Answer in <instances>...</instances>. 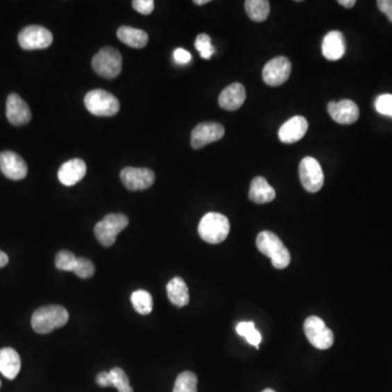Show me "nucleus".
<instances>
[{
  "label": "nucleus",
  "mask_w": 392,
  "mask_h": 392,
  "mask_svg": "<svg viewBox=\"0 0 392 392\" xmlns=\"http://www.w3.org/2000/svg\"><path fill=\"white\" fill-rule=\"evenodd\" d=\"M256 246L264 255L271 258L273 267L284 269L290 265L291 255L278 235L271 231H262L256 239Z\"/></svg>",
  "instance_id": "f257e3e1"
},
{
  "label": "nucleus",
  "mask_w": 392,
  "mask_h": 392,
  "mask_svg": "<svg viewBox=\"0 0 392 392\" xmlns=\"http://www.w3.org/2000/svg\"><path fill=\"white\" fill-rule=\"evenodd\" d=\"M69 321V313L60 305H47L34 312L31 324L37 334L49 332L65 326Z\"/></svg>",
  "instance_id": "f03ea898"
},
{
  "label": "nucleus",
  "mask_w": 392,
  "mask_h": 392,
  "mask_svg": "<svg viewBox=\"0 0 392 392\" xmlns=\"http://www.w3.org/2000/svg\"><path fill=\"white\" fill-rule=\"evenodd\" d=\"M230 232V223L223 214L208 213L201 219L198 235L205 242L218 244L223 242Z\"/></svg>",
  "instance_id": "7ed1b4c3"
},
{
  "label": "nucleus",
  "mask_w": 392,
  "mask_h": 392,
  "mask_svg": "<svg viewBox=\"0 0 392 392\" xmlns=\"http://www.w3.org/2000/svg\"><path fill=\"white\" fill-rule=\"evenodd\" d=\"M86 109L94 116L112 117L119 112V101L105 90H93L84 97Z\"/></svg>",
  "instance_id": "20e7f679"
},
{
  "label": "nucleus",
  "mask_w": 392,
  "mask_h": 392,
  "mask_svg": "<svg viewBox=\"0 0 392 392\" xmlns=\"http://www.w3.org/2000/svg\"><path fill=\"white\" fill-rule=\"evenodd\" d=\"M129 225V218L124 214H108L94 228V233L101 246H114L117 235Z\"/></svg>",
  "instance_id": "39448f33"
},
{
  "label": "nucleus",
  "mask_w": 392,
  "mask_h": 392,
  "mask_svg": "<svg viewBox=\"0 0 392 392\" xmlns=\"http://www.w3.org/2000/svg\"><path fill=\"white\" fill-rule=\"evenodd\" d=\"M92 67H93L94 71L103 78H117L121 74V53L112 47H103L93 57Z\"/></svg>",
  "instance_id": "423d86ee"
},
{
  "label": "nucleus",
  "mask_w": 392,
  "mask_h": 392,
  "mask_svg": "<svg viewBox=\"0 0 392 392\" xmlns=\"http://www.w3.org/2000/svg\"><path fill=\"white\" fill-rule=\"evenodd\" d=\"M304 332L307 334L309 343L317 349L327 350L334 344V332L319 317H307L304 321Z\"/></svg>",
  "instance_id": "0eeeda50"
},
{
  "label": "nucleus",
  "mask_w": 392,
  "mask_h": 392,
  "mask_svg": "<svg viewBox=\"0 0 392 392\" xmlns=\"http://www.w3.org/2000/svg\"><path fill=\"white\" fill-rule=\"evenodd\" d=\"M19 45L24 51L49 49L53 36L49 28L41 26H28L23 28L18 36Z\"/></svg>",
  "instance_id": "6e6552de"
},
{
  "label": "nucleus",
  "mask_w": 392,
  "mask_h": 392,
  "mask_svg": "<svg viewBox=\"0 0 392 392\" xmlns=\"http://www.w3.org/2000/svg\"><path fill=\"white\" fill-rule=\"evenodd\" d=\"M300 180L307 192L316 193L324 185V171L321 164L313 157H305L302 160L299 168Z\"/></svg>",
  "instance_id": "1a4fd4ad"
},
{
  "label": "nucleus",
  "mask_w": 392,
  "mask_h": 392,
  "mask_svg": "<svg viewBox=\"0 0 392 392\" xmlns=\"http://www.w3.org/2000/svg\"><path fill=\"white\" fill-rule=\"evenodd\" d=\"M291 70V61L287 57H275L264 67V81L269 86L282 85L290 78Z\"/></svg>",
  "instance_id": "9d476101"
},
{
  "label": "nucleus",
  "mask_w": 392,
  "mask_h": 392,
  "mask_svg": "<svg viewBox=\"0 0 392 392\" xmlns=\"http://www.w3.org/2000/svg\"><path fill=\"white\" fill-rule=\"evenodd\" d=\"M225 135V128L218 122H203L198 124L191 135L193 148L198 150L210 143L217 142Z\"/></svg>",
  "instance_id": "9b49d317"
},
{
  "label": "nucleus",
  "mask_w": 392,
  "mask_h": 392,
  "mask_svg": "<svg viewBox=\"0 0 392 392\" xmlns=\"http://www.w3.org/2000/svg\"><path fill=\"white\" fill-rule=\"evenodd\" d=\"M120 178L126 187L131 191L146 190L155 182V173L148 168H123Z\"/></svg>",
  "instance_id": "f8f14e48"
},
{
  "label": "nucleus",
  "mask_w": 392,
  "mask_h": 392,
  "mask_svg": "<svg viewBox=\"0 0 392 392\" xmlns=\"http://www.w3.org/2000/svg\"><path fill=\"white\" fill-rule=\"evenodd\" d=\"M0 170L8 179H24L28 175V164L22 157L11 151L0 153Z\"/></svg>",
  "instance_id": "ddd939ff"
},
{
  "label": "nucleus",
  "mask_w": 392,
  "mask_h": 392,
  "mask_svg": "<svg viewBox=\"0 0 392 392\" xmlns=\"http://www.w3.org/2000/svg\"><path fill=\"white\" fill-rule=\"evenodd\" d=\"M329 114L334 121L340 124H352L357 121L359 109L355 101L342 99L340 101H330L328 104Z\"/></svg>",
  "instance_id": "4468645a"
},
{
  "label": "nucleus",
  "mask_w": 392,
  "mask_h": 392,
  "mask_svg": "<svg viewBox=\"0 0 392 392\" xmlns=\"http://www.w3.org/2000/svg\"><path fill=\"white\" fill-rule=\"evenodd\" d=\"M309 129V122L302 116L292 117L279 129L278 137L284 144H292L303 139Z\"/></svg>",
  "instance_id": "2eb2a0df"
},
{
  "label": "nucleus",
  "mask_w": 392,
  "mask_h": 392,
  "mask_svg": "<svg viewBox=\"0 0 392 392\" xmlns=\"http://www.w3.org/2000/svg\"><path fill=\"white\" fill-rule=\"evenodd\" d=\"M6 114L9 122L13 126L28 123L32 118L28 105L19 96L18 94L15 93L8 96Z\"/></svg>",
  "instance_id": "dca6fc26"
},
{
  "label": "nucleus",
  "mask_w": 392,
  "mask_h": 392,
  "mask_svg": "<svg viewBox=\"0 0 392 392\" xmlns=\"http://www.w3.org/2000/svg\"><path fill=\"white\" fill-rule=\"evenodd\" d=\"M86 171L87 168L83 160L78 158L68 160L59 168L58 179L66 187H72L85 177Z\"/></svg>",
  "instance_id": "f3484780"
},
{
  "label": "nucleus",
  "mask_w": 392,
  "mask_h": 392,
  "mask_svg": "<svg viewBox=\"0 0 392 392\" xmlns=\"http://www.w3.org/2000/svg\"><path fill=\"white\" fill-rule=\"evenodd\" d=\"M346 38L340 31L329 32L321 44V53L328 60L336 61L341 59L346 53Z\"/></svg>",
  "instance_id": "a211bd4d"
},
{
  "label": "nucleus",
  "mask_w": 392,
  "mask_h": 392,
  "mask_svg": "<svg viewBox=\"0 0 392 392\" xmlns=\"http://www.w3.org/2000/svg\"><path fill=\"white\" fill-rule=\"evenodd\" d=\"M246 99V93L244 86L240 83H232L225 87L218 99V103L221 108L235 112L238 110Z\"/></svg>",
  "instance_id": "6ab92c4d"
},
{
  "label": "nucleus",
  "mask_w": 392,
  "mask_h": 392,
  "mask_svg": "<svg viewBox=\"0 0 392 392\" xmlns=\"http://www.w3.org/2000/svg\"><path fill=\"white\" fill-rule=\"evenodd\" d=\"M21 370V359L12 348L0 350V373L8 380H15Z\"/></svg>",
  "instance_id": "aec40b11"
},
{
  "label": "nucleus",
  "mask_w": 392,
  "mask_h": 392,
  "mask_svg": "<svg viewBox=\"0 0 392 392\" xmlns=\"http://www.w3.org/2000/svg\"><path fill=\"white\" fill-rule=\"evenodd\" d=\"M250 200L256 204H266L271 203L276 198V191L269 185L267 180L264 177H256L250 182Z\"/></svg>",
  "instance_id": "412c9836"
},
{
  "label": "nucleus",
  "mask_w": 392,
  "mask_h": 392,
  "mask_svg": "<svg viewBox=\"0 0 392 392\" xmlns=\"http://www.w3.org/2000/svg\"><path fill=\"white\" fill-rule=\"evenodd\" d=\"M119 41L132 49H144L148 44V34L145 31L131 26H121L117 31Z\"/></svg>",
  "instance_id": "4be33fe9"
},
{
  "label": "nucleus",
  "mask_w": 392,
  "mask_h": 392,
  "mask_svg": "<svg viewBox=\"0 0 392 392\" xmlns=\"http://www.w3.org/2000/svg\"><path fill=\"white\" fill-rule=\"evenodd\" d=\"M167 294L170 302L178 307H187L190 302L189 289L182 278L175 277L168 282Z\"/></svg>",
  "instance_id": "5701e85b"
},
{
  "label": "nucleus",
  "mask_w": 392,
  "mask_h": 392,
  "mask_svg": "<svg viewBox=\"0 0 392 392\" xmlns=\"http://www.w3.org/2000/svg\"><path fill=\"white\" fill-rule=\"evenodd\" d=\"M246 10L248 18L254 22H264L271 13V3L267 0H248Z\"/></svg>",
  "instance_id": "b1692460"
},
{
  "label": "nucleus",
  "mask_w": 392,
  "mask_h": 392,
  "mask_svg": "<svg viewBox=\"0 0 392 392\" xmlns=\"http://www.w3.org/2000/svg\"><path fill=\"white\" fill-rule=\"evenodd\" d=\"M132 305L141 315H148L153 311V298L150 292L137 290L131 296Z\"/></svg>",
  "instance_id": "393cba45"
},
{
  "label": "nucleus",
  "mask_w": 392,
  "mask_h": 392,
  "mask_svg": "<svg viewBox=\"0 0 392 392\" xmlns=\"http://www.w3.org/2000/svg\"><path fill=\"white\" fill-rule=\"evenodd\" d=\"M237 332L243 338H246L248 343L252 344L256 349H259L262 342V334L255 328L254 321H241L237 325Z\"/></svg>",
  "instance_id": "a878e982"
},
{
  "label": "nucleus",
  "mask_w": 392,
  "mask_h": 392,
  "mask_svg": "<svg viewBox=\"0 0 392 392\" xmlns=\"http://www.w3.org/2000/svg\"><path fill=\"white\" fill-rule=\"evenodd\" d=\"M172 392H198V377L192 372H183L176 380Z\"/></svg>",
  "instance_id": "bb28decb"
},
{
  "label": "nucleus",
  "mask_w": 392,
  "mask_h": 392,
  "mask_svg": "<svg viewBox=\"0 0 392 392\" xmlns=\"http://www.w3.org/2000/svg\"><path fill=\"white\" fill-rule=\"evenodd\" d=\"M110 378H112V387L116 388L119 392H135L133 388L130 385L129 377L120 367H114L109 370Z\"/></svg>",
  "instance_id": "cd10ccee"
},
{
  "label": "nucleus",
  "mask_w": 392,
  "mask_h": 392,
  "mask_svg": "<svg viewBox=\"0 0 392 392\" xmlns=\"http://www.w3.org/2000/svg\"><path fill=\"white\" fill-rule=\"evenodd\" d=\"M76 261H78V257L71 252L60 250L56 255L55 264H56V267L59 271H72L74 273Z\"/></svg>",
  "instance_id": "c85d7f7f"
},
{
  "label": "nucleus",
  "mask_w": 392,
  "mask_h": 392,
  "mask_svg": "<svg viewBox=\"0 0 392 392\" xmlns=\"http://www.w3.org/2000/svg\"><path fill=\"white\" fill-rule=\"evenodd\" d=\"M195 49H198L203 59H210L215 53V47L212 45V38L207 34H200L195 41Z\"/></svg>",
  "instance_id": "c756f323"
},
{
  "label": "nucleus",
  "mask_w": 392,
  "mask_h": 392,
  "mask_svg": "<svg viewBox=\"0 0 392 392\" xmlns=\"http://www.w3.org/2000/svg\"><path fill=\"white\" fill-rule=\"evenodd\" d=\"M74 273L82 279L91 278L95 273V266L87 258L78 257Z\"/></svg>",
  "instance_id": "7c9ffc66"
},
{
  "label": "nucleus",
  "mask_w": 392,
  "mask_h": 392,
  "mask_svg": "<svg viewBox=\"0 0 392 392\" xmlns=\"http://www.w3.org/2000/svg\"><path fill=\"white\" fill-rule=\"evenodd\" d=\"M375 108L380 114L389 116L392 118V95L391 94H384L380 95L375 101Z\"/></svg>",
  "instance_id": "2f4dec72"
},
{
  "label": "nucleus",
  "mask_w": 392,
  "mask_h": 392,
  "mask_svg": "<svg viewBox=\"0 0 392 392\" xmlns=\"http://www.w3.org/2000/svg\"><path fill=\"white\" fill-rule=\"evenodd\" d=\"M132 6L141 15H148L154 10V1L153 0H135L132 3Z\"/></svg>",
  "instance_id": "473e14b6"
},
{
  "label": "nucleus",
  "mask_w": 392,
  "mask_h": 392,
  "mask_svg": "<svg viewBox=\"0 0 392 392\" xmlns=\"http://www.w3.org/2000/svg\"><path fill=\"white\" fill-rule=\"evenodd\" d=\"M173 59L178 65H187L192 60V56L185 49H177L173 51Z\"/></svg>",
  "instance_id": "72a5a7b5"
},
{
  "label": "nucleus",
  "mask_w": 392,
  "mask_h": 392,
  "mask_svg": "<svg viewBox=\"0 0 392 392\" xmlns=\"http://www.w3.org/2000/svg\"><path fill=\"white\" fill-rule=\"evenodd\" d=\"M377 6L380 10L387 15V18L392 23V0H378Z\"/></svg>",
  "instance_id": "f704fd0d"
},
{
  "label": "nucleus",
  "mask_w": 392,
  "mask_h": 392,
  "mask_svg": "<svg viewBox=\"0 0 392 392\" xmlns=\"http://www.w3.org/2000/svg\"><path fill=\"white\" fill-rule=\"evenodd\" d=\"M97 385L101 387H112V378L109 372H101L97 375Z\"/></svg>",
  "instance_id": "c9c22d12"
},
{
  "label": "nucleus",
  "mask_w": 392,
  "mask_h": 392,
  "mask_svg": "<svg viewBox=\"0 0 392 392\" xmlns=\"http://www.w3.org/2000/svg\"><path fill=\"white\" fill-rule=\"evenodd\" d=\"M9 262V257L3 250H0V269H3Z\"/></svg>",
  "instance_id": "e433bc0d"
},
{
  "label": "nucleus",
  "mask_w": 392,
  "mask_h": 392,
  "mask_svg": "<svg viewBox=\"0 0 392 392\" xmlns=\"http://www.w3.org/2000/svg\"><path fill=\"white\" fill-rule=\"evenodd\" d=\"M338 3H339V5H341L342 7L348 8V9H349V8L355 7L357 1H355V0H339V1H338Z\"/></svg>",
  "instance_id": "4c0bfd02"
},
{
  "label": "nucleus",
  "mask_w": 392,
  "mask_h": 392,
  "mask_svg": "<svg viewBox=\"0 0 392 392\" xmlns=\"http://www.w3.org/2000/svg\"><path fill=\"white\" fill-rule=\"evenodd\" d=\"M210 0H194L193 3H194L195 5L203 6L206 5V3H210Z\"/></svg>",
  "instance_id": "58836bf2"
},
{
  "label": "nucleus",
  "mask_w": 392,
  "mask_h": 392,
  "mask_svg": "<svg viewBox=\"0 0 392 392\" xmlns=\"http://www.w3.org/2000/svg\"><path fill=\"white\" fill-rule=\"evenodd\" d=\"M263 392H276L275 390L273 389H265Z\"/></svg>",
  "instance_id": "ea45409f"
},
{
  "label": "nucleus",
  "mask_w": 392,
  "mask_h": 392,
  "mask_svg": "<svg viewBox=\"0 0 392 392\" xmlns=\"http://www.w3.org/2000/svg\"><path fill=\"white\" fill-rule=\"evenodd\" d=\"M0 387H1V380H0Z\"/></svg>",
  "instance_id": "a19ab883"
}]
</instances>
